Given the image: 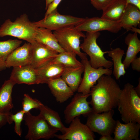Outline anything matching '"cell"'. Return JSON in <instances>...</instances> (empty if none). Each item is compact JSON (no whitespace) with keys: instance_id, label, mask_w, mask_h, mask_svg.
<instances>
[{"instance_id":"1","label":"cell","mask_w":140,"mask_h":140,"mask_svg":"<svg viewBox=\"0 0 140 140\" xmlns=\"http://www.w3.org/2000/svg\"><path fill=\"white\" fill-rule=\"evenodd\" d=\"M97 82L90 93L93 111L101 113L117 107L121 89L116 80L111 75H104Z\"/></svg>"},{"instance_id":"2","label":"cell","mask_w":140,"mask_h":140,"mask_svg":"<svg viewBox=\"0 0 140 140\" xmlns=\"http://www.w3.org/2000/svg\"><path fill=\"white\" fill-rule=\"evenodd\" d=\"M134 86L125 84L121 89L117 106L122 120L125 123L134 122L140 123V97Z\"/></svg>"},{"instance_id":"3","label":"cell","mask_w":140,"mask_h":140,"mask_svg":"<svg viewBox=\"0 0 140 140\" xmlns=\"http://www.w3.org/2000/svg\"><path fill=\"white\" fill-rule=\"evenodd\" d=\"M37 27L23 13L13 22L6 20L0 27V37L10 36L31 43L35 41Z\"/></svg>"},{"instance_id":"4","label":"cell","mask_w":140,"mask_h":140,"mask_svg":"<svg viewBox=\"0 0 140 140\" xmlns=\"http://www.w3.org/2000/svg\"><path fill=\"white\" fill-rule=\"evenodd\" d=\"M100 34L99 32H87L83 42L80 44V48L89 56V63L93 67L110 68L113 65V62L105 58L104 54L107 51L103 52L96 42Z\"/></svg>"},{"instance_id":"5","label":"cell","mask_w":140,"mask_h":140,"mask_svg":"<svg viewBox=\"0 0 140 140\" xmlns=\"http://www.w3.org/2000/svg\"><path fill=\"white\" fill-rule=\"evenodd\" d=\"M23 120L28 128V132L25 137L26 139H48L54 137L59 131L50 125L40 114L35 116L29 112L25 114Z\"/></svg>"},{"instance_id":"6","label":"cell","mask_w":140,"mask_h":140,"mask_svg":"<svg viewBox=\"0 0 140 140\" xmlns=\"http://www.w3.org/2000/svg\"><path fill=\"white\" fill-rule=\"evenodd\" d=\"M61 47L66 52L75 53L81 60L87 57L85 53L80 51V39L85 35L82 31L71 26L54 31L53 33Z\"/></svg>"},{"instance_id":"7","label":"cell","mask_w":140,"mask_h":140,"mask_svg":"<svg viewBox=\"0 0 140 140\" xmlns=\"http://www.w3.org/2000/svg\"><path fill=\"white\" fill-rule=\"evenodd\" d=\"M114 113L113 109L101 114L93 110L87 116L86 124L93 132L101 136L111 135L113 133L116 122L113 118Z\"/></svg>"},{"instance_id":"8","label":"cell","mask_w":140,"mask_h":140,"mask_svg":"<svg viewBox=\"0 0 140 140\" xmlns=\"http://www.w3.org/2000/svg\"><path fill=\"white\" fill-rule=\"evenodd\" d=\"M84 19L61 14L57 9L43 19L33 23L37 27H43L54 31L68 27L75 26Z\"/></svg>"},{"instance_id":"9","label":"cell","mask_w":140,"mask_h":140,"mask_svg":"<svg viewBox=\"0 0 140 140\" xmlns=\"http://www.w3.org/2000/svg\"><path fill=\"white\" fill-rule=\"evenodd\" d=\"M81 62L84 67V74L77 91L83 94L90 93L91 88L102 76L104 75H111L112 73L111 68H106L101 67L95 68L93 67L87 57L81 60Z\"/></svg>"},{"instance_id":"10","label":"cell","mask_w":140,"mask_h":140,"mask_svg":"<svg viewBox=\"0 0 140 140\" xmlns=\"http://www.w3.org/2000/svg\"><path fill=\"white\" fill-rule=\"evenodd\" d=\"M75 27L78 30L87 32L107 31L114 33L118 32L122 28L120 22L111 21L98 17L85 18Z\"/></svg>"},{"instance_id":"11","label":"cell","mask_w":140,"mask_h":140,"mask_svg":"<svg viewBox=\"0 0 140 140\" xmlns=\"http://www.w3.org/2000/svg\"><path fill=\"white\" fill-rule=\"evenodd\" d=\"M90 96V93L84 95L78 92L74 96L64 111L65 123H70L75 117L81 115L87 116L93 111L89 106L90 102L87 100Z\"/></svg>"},{"instance_id":"12","label":"cell","mask_w":140,"mask_h":140,"mask_svg":"<svg viewBox=\"0 0 140 140\" xmlns=\"http://www.w3.org/2000/svg\"><path fill=\"white\" fill-rule=\"evenodd\" d=\"M75 117L70 123L65 133L55 134V137L61 140H94L95 136L86 124L82 123L79 117Z\"/></svg>"},{"instance_id":"13","label":"cell","mask_w":140,"mask_h":140,"mask_svg":"<svg viewBox=\"0 0 140 140\" xmlns=\"http://www.w3.org/2000/svg\"><path fill=\"white\" fill-rule=\"evenodd\" d=\"M32 48L31 43L27 42L12 51L5 62L6 68L31 65L32 60Z\"/></svg>"},{"instance_id":"14","label":"cell","mask_w":140,"mask_h":140,"mask_svg":"<svg viewBox=\"0 0 140 140\" xmlns=\"http://www.w3.org/2000/svg\"><path fill=\"white\" fill-rule=\"evenodd\" d=\"M31 44L32 57L31 65L35 69L50 62L58 54L56 51L36 40Z\"/></svg>"},{"instance_id":"15","label":"cell","mask_w":140,"mask_h":140,"mask_svg":"<svg viewBox=\"0 0 140 140\" xmlns=\"http://www.w3.org/2000/svg\"><path fill=\"white\" fill-rule=\"evenodd\" d=\"M13 68L9 79L15 84H39L36 69L31 65Z\"/></svg>"},{"instance_id":"16","label":"cell","mask_w":140,"mask_h":140,"mask_svg":"<svg viewBox=\"0 0 140 140\" xmlns=\"http://www.w3.org/2000/svg\"><path fill=\"white\" fill-rule=\"evenodd\" d=\"M116 121L113 132L114 140H139L140 123L130 122L125 124Z\"/></svg>"},{"instance_id":"17","label":"cell","mask_w":140,"mask_h":140,"mask_svg":"<svg viewBox=\"0 0 140 140\" xmlns=\"http://www.w3.org/2000/svg\"><path fill=\"white\" fill-rule=\"evenodd\" d=\"M57 102L64 103L71 97L74 92L61 78L51 79L47 83Z\"/></svg>"},{"instance_id":"18","label":"cell","mask_w":140,"mask_h":140,"mask_svg":"<svg viewBox=\"0 0 140 140\" xmlns=\"http://www.w3.org/2000/svg\"><path fill=\"white\" fill-rule=\"evenodd\" d=\"M68 68L50 62L36 69L39 84L47 83L50 80L61 77Z\"/></svg>"},{"instance_id":"19","label":"cell","mask_w":140,"mask_h":140,"mask_svg":"<svg viewBox=\"0 0 140 140\" xmlns=\"http://www.w3.org/2000/svg\"><path fill=\"white\" fill-rule=\"evenodd\" d=\"M120 22L122 28L127 31L136 27L140 23V9L133 4H127Z\"/></svg>"},{"instance_id":"20","label":"cell","mask_w":140,"mask_h":140,"mask_svg":"<svg viewBox=\"0 0 140 140\" xmlns=\"http://www.w3.org/2000/svg\"><path fill=\"white\" fill-rule=\"evenodd\" d=\"M127 5L126 0H113L102 9L101 18L120 22Z\"/></svg>"},{"instance_id":"21","label":"cell","mask_w":140,"mask_h":140,"mask_svg":"<svg viewBox=\"0 0 140 140\" xmlns=\"http://www.w3.org/2000/svg\"><path fill=\"white\" fill-rule=\"evenodd\" d=\"M15 83L10 79L5 80L0 88V114H5L11 112L13 107L12 93Z\"/></svg>"},{"instance_id":"22","label":"cell","mask_w":140,"mask_h":140,"mask_svg":"<svg viewBox=\"0 0 140 140\" xmlns=\"http://www.w3.org/2000/svg\"><path fill=\"white\" fill-rule=\"evenodd\" d=\"M52 31L43 27H37L35 40L56 51L58 53L65 51L59 44Z\"/></svg>"},{"instance_id":"23","label":"cell","mask_w":140,"mask_h":140,"mask_svg":"<svg viewBox=\"0 0 140 140\" xmlns=\"http://www.w3.org/2000/svg\"><path fill=\"white\" fill-rule=\"evenodd\" d=\"M124 42L128 47L125 58L122 62L125 69H127L140 51V40L138 37L137 33L134 32L129 33L124 39Z\"/></svg>"},{"instance_id":"24","label":"cell","mask_w":140,"mask_h":140,"mask_svg":"<svg viewBox=\"0 0 140 140\" xmlns=\"http://www.w3.org/2000/svg\"><path fill=\"white\" fill-rule=\"evenodd\" d=\"M39 109V114L42 116L52 127L60 131L63 134L65 133L67 128L61 121L58 112L42 104Z\"/></svg>"},{"instance_id":"25","label":"cell","mask_w":140,"mask_h":140,"mask_svg":"<svg viewBox=\"0 0 140 140\" xmlns=\"http://www.w3.org/2000/svg\"><path fill=\"white\" fill-rule=\"evenodd\" d=\"M84 70L83 65L77 67H68L61 77L74 93L77 91L81 82Z\"/></svg>"},{"instance_id":"26","label":"cell","mask_w":140,"mask_h":140,"mask_svg":"<svg viewBox=\"0 0 140 140\" xmlns=\"http://www.w3.org/2000/svg\"><path fill=\"white\" fill-rule=\"evenodd\" d=\"M107 51L108 56L111 58L113 61L114 69L112 73L116 79L118 80L126 72L122 61V57L124 54V51L118 47Z\"/></svg>"},{"instance_id":"27","label":"cell","mask_w":140,"mask_h":140,"mask_svg":"<svg viewBox=\"0 0 140 140\" xmlns=\"http://www.w3.org/2000/svg\"><path fill=\"white\" fill-rule=\"evenodd\" d=\"M22 42L17 39H9L0 41V71L6 68L5 63L10 54L14 50L19 47Z\"/></svg>"},{"instance_id":"28","label":"cell","mask_w":140,"mask_h":140,"mask_svg":"<svg viewBox=\"0 0 140 140\" xmlns=\"http://www.w3.org/2000/svg\"><path fill=\"white\" fill-rule=\"evenodd\" d=\"M75 53L64 52L58 53L57 55L50 62L60 65L67 67H77L83 64L76 58Z\"/></svg>"},{"instance_id":"29","label":"cell","mask_w":140,"mask_h":140,"mask_svg":"<svg viewBox=\"0 0 140 140\" xmlns=\"http://www.w3.org/2000/svg\"><path fill=\"white\" fill-rule=\"evenodd\" d=\"M23 111L25 114L33 109H39L42 103L38 100L31 98L28 94H25L22 102Z\"/></svg>"},{"instance_id":"30","label":"cell","mask_w":140,"mask_h":140,"mask_svg":"<svg viewBox=\"0 0 140 140\" xmlns=\"http://www.w3.org/2000/svg\"><path fill=\"white\" fill-rule=\"evenodd\" d=\"M24 114V113L21 110L14 114L11 113L8 119V123L9 124H11L13 121L14 122L15 131L19 136H21L22 134L21 125L22 122L23 120Z\"/></svg>"},{"instance_id":"31","label":"cell","mask_w":140,"mask_h":140,"mask_svg":"<svg viewBox=\"0 0 140 140\" xmlns=\"http://www.w3.org/2000/svg\"><path fill=\"white\" fill-rule=\"evenodd\" d=\"M113 0H92L91 3L97 10H102L103 8Z\"/></svg>"},{"instance_id":"32","label":"cell","mask_w":140,"mask_h":140,"mask_svg":"<svg viewBox=\"0 0 140 140\" xmlns=\"http://www.w3.org/2000/svg\"><path fill=\"white\" fill-rule=\"evenodd\" d=\"M62 0H53L47 7L44 17H46L48 15L57 9L58 5Z\"/></svg>"},{"instance_id":"33","label":"cell","mask_w":140,"mask_h":140,"mask_svg":"<svg viewBox=\"0 0 140 140\" xmlns=\"http://www.w3.org/2000/svg\"><path fill=\"white\" fill-rule=\"evenodd\" d=\"M132 69L138 72H140V57H136L131 62Z\"/></svg>"},{"instance_id":"34","label":"cell","mask_w":140,"mask_h":140,"mask_svg":"<svg viewBox=\"0 0 140 140\" xmlns=\"http://www.w3.org/2000/svg\"><path fill=\"white\" fill-rule=\"evenodd\" d=\"M11 113L10 112L7 114H0V127H2L8 123L9 116Z\"/></svg>"},{"instance_id":"35","label":"cell","mask_w":140,"mask_h":140,"mask_svg":"<svg viewBox=\"0 0 140 140\" xmlns=\"http://www.w3.org/2000/svg\"><path fill=\"white\" fill-rule=\"evenodd\" d=\"M127 4L129 3L133 4L140 9V0H126Z\"/></svg>"},{"instance_id":"36","label":"cell","mask_w":140,"mask_h":140,"mask_svg":"<svg viewBox=\"0 0 140 140\" xmlns=\"http://www.w3.org/2000/svg\"><path fill=\"white\" fill-rule=\"evenodd\" d=\"M100 140H114V138L112 137L111 135H106L101 136L100 138Z\"/></svg>"},{"instance_id":"37","label":"cell","mask_w":140,"mask_h":140,"mask_svg":"<svg viewBox=\"0 0 140 140\" xmlns=\"http://www.w3.org/2000/svg\"><path fill=\"white\" fill-rule=\"evenodd\" d=\"M138 84L136 87L134 88V89L137 95L140 97V79H138Z\"/></svg>"},{"instance_id":"38","label":"cell","mask_w":140,"mask_h":140,"mask_svg":"<svg viewBox=\"0 0 140 140\" xmlns=\"http://www.w3.org/2000/svg\"><path fill=\"white\" fill-rule=\"evenodd\" d=\"M130 31L133 32H134L140 34V30L136 27H132Z\"/></svg>"},{"instance_id":"39","label":"cell","mask_w":140,"mask_h":140,"mask_svg":"<svg viewBox=\"0 0 140 140\" xmlns=\"http://www.w3.org/2000/svg\"><path fill=\"white\" fill-rule=\"evenodd\" d=\"M46 1L45 10H46L49 5L53 0H45Z\"/></svg>"},{"instance_id":"40","label":"cell","mask_w":140,"mask_h":140,"mask_svg":"<svg viewBox=\"0 0 140 140\" xmlns=\"http://www.w3.org/2000/svg\"><path fill=\"white\" fill-rule=\"evenodd\" d=\"M90 0V1H91L92 0Z\"/></svg>"}]
</instances>
